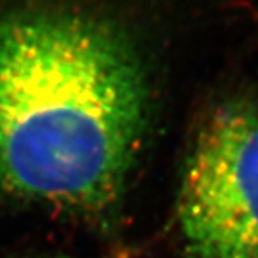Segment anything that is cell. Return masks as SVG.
<instances>
[{"mask_svg":"<svg viewBox=\"0 0 258 258\" xmlns=\"http://www.w3.org/2000/svg\"><path fill=\"white\" fill-rule=\"evenodd\" d=\"M178 227L186 258H258V91L224 96L184 166Z\"/></svg>","mask_w":258,"mask_h":258,"instance_id":"2","label":"cell"},{"mask_svg":"<svg viewBox=\"0 0 258 258\" xmlns=\"http://www.w3.org/2000/svg\"><path fill=\"white\" fill-rule=\"evenodd\" d=\"M148 106L142 60L111 22L47 8L0 16V191L75 211L108 207Z\"/></svg>","mask_w":258,"mask_h":258,"instance_id":"1","label":"cell"}]
</instances>
